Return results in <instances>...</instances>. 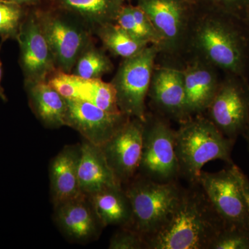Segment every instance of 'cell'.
<instances>
[{"instance_id":"6da1fadb","label":"cell","mask_w":249,"mask_h":249,"mask_svg":"<svg viewBox=\"0 0 249 249\" xmlns=\"http://www.w3.org/2000/svg\"><path fill=\"white\" fill-rule=\"evenodd\" d=\"M186 57L201 59L224 74L249 80V23L194 4L183 59Z\"/></svg>"},{"instance_id":"7a4b0ae2","label":"cell","mask_w":249,"mask_h":249,"mask_svg":"<svg viewBox=\"0 0 249 249\" xmlns=\"http://www.w3.org/2000/svg\"><path fill=\"white\" fill-rule=\"evenodd\" d=\"M225 228L200 185L190 183L163 224L145 238L147 249H211Z\"/></svg>"},{"instance_id":"3957f363","label":"cell","mask_w":249,"mask_h":249,"mask_svg":"<svg viewBox=\"0 0 249 249\" xmlns=\"http://www.w3.org/2000/svg\"><path fill=\"white\" fill-rule=\"evenodd\" d=\"M234 143L205 115L189 118L175 130V150L179 175L189 183L198 182L204 165L214 160L233 164Z\"/></svg>"},{"instance_id":"277c9868","label":"cell","mask_w":249,"mask_h":249,"mask_svg":"<svg viewBox=\"0 0 249 249\" xmlns=\"http://www.w3.org/2000/svg\"><path fill=\"white\" fill-rule=\"evenodd\" d=\"M123 187L132 206V222L128 228L142 234L145 239L153 234L168 217L183 188L178 181L157 182L139 174Z\"/></svg>"},{"instance_id":"5b68a950","label":"cell","mask_w":249,"mask_h":249,"mask_svg":"<svg viewBox=\"0 0 249 249\" xmlns=\"http://www.w3.org/2000/svg\"><path fill=\"white\" fill-rule=\"evenodd\" d=\"M58 71L71 73L81 53L93 43V32L81 19L63 10H36Z\"/></svg>"},{"instance_id":"8992f818","label":"cell","mask_w":249,"mask_h":249,"mask_svg":"<svg viewBox=\"0 0 249 249\" xmlns=\"http://www.w3.org/2000/svg\"><path fill=\"white\" fill-rule=\"evenodd\" d=\"M159 49L150 45L137 55L124 59L110 82L115 89L118 107L129 118L145 121L146 98Z\"/></svg>"},{"instance_id":"52a82bcc","label":"cell","mask_w":249,"mask_h":249,"mask_svg":"<svg viewBox=\"0 0 249 249\" xmlns=\"http://www.w3.org/2000/svg\"><path fill=\"white\" fill-rule=\"evenodd\" d=\"M175 139V129L168 119L155 113H147L138 174L157 182L178 181L180 175Z\"/></svg>"},{"instance_id":"ba28073f","label":"cell","mask_w":249,"mask_h":249,"mask_svg":"<svg viewBox=\"0 0 249 249\" xmlns=\"http://www.w3.org/2000/svg\"><path fill=\"white\" fill-rule=\"evenodd\" d=\"M194 4L185 0H137L161 40L159 55L182 60Z\"/></svg>"},{"instance_id":"9c48e42d","label":"cell","mask_w":249,"mask_h":249,"mask_svg":"<svg viewBox=\"0 0 249 249\" xmlns=\"http://www.w3.org/2000/svg\"><path fill=\"white\" fill-rule=\"evenodd\" d=\"M237 165L217 173L201 171L198 183L209 198L226 228L249 231V213Z\"/></svg>"},{"instance_id":"30bf717a","label":"cell","mask_w":249,"mask_h":249,"mask_svg":"<svg viewBox=\"0 0 249 249\" xmlns=\"http://www.w3.org/2000/svg\"><path fill=\"white\" fill-rule=\"evenodd\" d=\"M206 117L227 138L235 142L249 123V81L225 74L206 111Z\"/></svg>"},{"instance_id":"8fae6325","label":"cell","mask_w":249,"mask_h":249,"mask_svg":"<svg viewBox=\"0 0 249 249\" xmlns=\"http://www.w3.org/2000/svg\"><path fill=\"white\" fill-rule=\"evenodd\" d=\"M17 40L25 84L47 82L57 69L36 10L26 15Z\"/></svg>"},{"instance_id":"7c38bea8","label":"cell","mask_w":249,"mask_h":249,"mask_svg":"<svg viewBox=\"0 0 249 249\" xmlns=\"http://www.w3.org/2000/svg\"><path fill=\"white\" fill-rule=\"evenodd\" d=\"M143 122L130 118L101 147L108 165L123 186L138 174L142 159Z\"/></svg>"},{"instance_id":"4fadbf2b","label":"cell","mask_w":249,"mask_h":249,"mask_svg":"<svg viewBox=\"0 0 249 249\" xmlns=\"http://www.w3.org/2000/svg\"><path fill=\"white\" fill-rule=\"evenodd\" d=\"M67 101L65 126L97 146H103L130 119L123 113L108 112L86 101Z\"/></svg>"},{"instance_id":"5bb4252c","label":"cell","mask_w":249,"mask_h":249,"mask_svg":"<svg viewBox=\"0 0 249 249\" xmlns=\"http://www.w3.org/2000/svg\"><path fill=\"white\" fill-rule=\"evenodd\" d=\"M53 219L71 243L85 245L97 240L105 229L89 196L83 194L53 206Z\"/></svg>"},{"instance_id":"9a60e30c","label":"cell","mask_w":249,"mask_h":249,"mask_svg":"<svg viewBox=\"0 0 249 249\" xmlns=\"http://www.w3.org/2000/svg\"><path fill=\"white\" fill-rule=\"evenodd\" d=\"M182 60L180 68L184 84L186 119L205 115L220 83L219 70L196 57H186Z\"/></svg>"},{"instance_id":"2e32d148","label":"cell","mask_w":249,"mask_h":249,"mask_svg":"<svg viewBox=\"0 0 249 249\" xmlns=\"http://www.w3.org/2000/svg\"><path fill=\"white\" fill-rule=\"evenodd\" d=\"M147 97L155 114L179 124L186 120L184 84L180 67L155 65Z\"/></svg>"},{"instance_id":"e0dca14e","label":"cell","mask_w":249,"mask_h":249,"mask_svg":"<svg viewBox=\"0 0 249 249\" xmlns=\"http://www.w3.org/2000/svg\"><path fill=\"white\" fill-rule=\"evenodd\" d=\"M80 143L65 145L51 160L49 167L51 201L53 206L81 195L78 182Z\"/></svg>"},{"instance_id":"ac0fdd59","label":"cell","mask_w":249,"mask_h":249,"mask_svg":"<svg viewBox=\"0 0 249 249\" xmlns=\"http://www.w3.org/2000/svg\"><path fill=\"white\" fill-rule=\"evenodd\" d=\"M78 165L80 193L90 196L98 192L123 186L108 165L102 149L83 139Z\"/></svg>"},{"instance_id":"d6986e66","label":"cell","mask_w":249,"mask_h":249,"mask_svg":"<svg viewBox=\"0 0 249 249\" xmlns=\"http://www.w3.org/2000/svg\"><path fill=\"white\" fill-rule=\"evenodd\" d=\"M29 106L37 120L45 127L58 129L65 126L67 99L48 82L25 84Z\"/></svg>"},{"instance_id":"ffe728a7","label":"cell","mask_w":249,"mask_h":249,"mask_svg":"<svg viewBox=\"0 0 249 249\" xmlns=\"http://www.w3.org/2000/svg\"><path fill=\"white\" fill-rule=\"evenodd\" d=\"M126 0H53L54 8L81 19L93 33L105 24L116 22Z\"/></svg>"},{"instance_id":"44dd1931","label":"cell","mask_w":249,"mask_h":249,"mask_svg":"<svg viewBox=\"0 0 249 249\" xmlns=\"http://www.w3.org/2000/svg\"><path fill=\"white\" fill-rule=\"evenodd\" d=\"M89 198L105 228L109 226L130 227L132 206L123 186L103 190Z\"/></svg>"},{"instance_id":"7402d4cb","label":"cell","mask_w":249,"mask_h":249,"mask_svg":"<svg viewBox=\"0 0 249 249\" xmlns=\"http://www.w3.org/2000/svg\"><path fill=\"white\" fill-rule=\"evenodd\" d=\"M96 34L103 47L115 56L123 59L137 55L150 44L136 38L114 23L105 24L98 28Z\"/></svg>"},{"instance_id":"603a6c76","label":"cell","mask_w":249,"mask_h":249,"mask_svg":"<svg viewBox=\"0 0 249 249\" xmlns=\"http://www.w3.org/2000/svg\"><path fill=\"white\" fill-rule=\"evenodd\" d=\"M113 69L109 57L92 43L80 55L71 73L86 79H101Z\"/></svg>"},{"instance_id":"cb8c5ba5","label":"cell","mask_w":249,"mask_h":249,"mask_svg":"<svg viewBox=\"0 0 249 249\" xmlns=\"http://www.w3.org/2000/svg\"><path fill=\"white\" fill-rule=\"evenodd\" d=\"M23 6L0 1V37L1 40H17L26 14Z\"/></svg>"},{"instance_id":"d4e9b609","label":"cell","mask_w":249,"mask_h":249,"mask_svg":"<svg viewBox=\"0 0 249 249\" xmlns=\"http://www.w3.org/2000/svg\"><path fill=\"white\" fill-rule=\"evenodd\" d=\"M211 249H249V231L225 228L214 241Z\"/></svg>"},{"instance_id":"484cf974","label":"cell","mask_w":249,"mask_h":249,"mask_svg":"<svg viewBox=\"0 0 249 249\" xmlns=\"http://www.w3.org/2000/svg\"><path fill=\"white\" fill-rule=\"evenodd\" d=\"M109 249H147L145 237L133 229L119 227L109 240Z\"/></svg>"},{"instance_id":"4316f807","label":"cell","mask_w":249,"mask_h":249,"mask_svg":"<svg viewBox=\"0 0 249 249\" xmlns=\"http://www.w3.org/2000/svg\"><path fill=\"white\" fill-rule=\"evenodd\" d=\"M194 4L205 9L215 10L247 21L248 0H194Z\"/></svg>"},{"instance_id":"83f0119b","label":"cell","mask_w":249,"mask_h":249,"mask_svg":"<svg viewBox=\"0 0 249 249\" xmlns=\"http://www.w3.org/2000/svg\"><path fill=\"white\" fill-rule=\"evenodd\" d=\"M238 175L240 178L241 186H242V191L245 195L246 201H247V207H248L249 213V179L245 173L238 168Z\"/></svg>"},{"instance_id":"f1b7e54d","label":"cell","mask_w":249,"mask_h":249,"mask_svg":"<svg viewBox=\"0 0 249 249\" xmlns=\"http://www.w3.org/2000/svg\"><path fill=\"white\" fill-rule=\"evenodd\" d=\"M6 2L14 3L20 6H34L38 4L42 0H0Z\"/></svg>"},{"instance_id":"f546056e","label":"cell","mask_w":249,"mask_h":249,"mask_svg":"<svg viewBox=\"0 0 249 249\" xmlns=\"http://www.w3.org/2000/svg\"><path fill=\"white\" fill-rule=\"evenodd\" d=\"M1 45H2V43H0V52H1ZM1 60H0V98H1V99L2 100V101H7V98H6V95H5L4 89H3V88H1Z\"/></svg>"},{"instance_id":"4dcf8cb0","label":"cell","mask_w":249,"mask_h":249,"mask_svg":"<svg viewBox=\"0 0 249 249\" xmlns=\"http://www.w3.org/2000/svg\"><path fill=\"white\" fill-rule=\"evenodd\" d=\"M244 136H245V138L247 139V142H248L249 149V123L248 124V126H247V129H246V131L245 133L243 134Z\"/></svg>"},{"instance_id":"1f68e13d","label":"cell","mask_w":249,"mask_h":249,"mask_svg":"<svg viewBox=\"0 0 249 249\" xmlns=\"http://www.w3.org/2000/svg\"><path fill=\"white\" fill-rule=\"evenodd\" d=\"M247 21L249 23V0H248V6H247Z\"/></svg>"},{"instance_id":"d6a6232c","label":"cell","mask_w":249,"mask_h":249,"mask_svg":"<svg viewBox=\"0 0 249 249\" xmlns=\"http://www.w3.org/2000/svg\"><path fill=\"white\" fill-rule=\"evenodd\" d=\"M185 1H189V2L194 4V0H185Z\"/></svg>"}]
</instances>
